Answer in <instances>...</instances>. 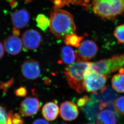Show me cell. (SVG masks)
I'll use <instances>...</instances> for the list:
<instances>
[{
    "instance_id": "1",
    "label": "cell",
    "mask_w": 124,
    "mask_h": 124,
    "mask_svg": "<svg viewBox=\"0 0 124 124\" xmlns=\"http://www.w3.org/2000/svg\"><path fill=\"white\" fill-rule=\"evenodd\" d=\"M49 27L55 36L64 39L75 33L76 29L73 16L70 13L59 8H55L50 15Z\"/></svg>"
},
{
    "instance_id": "2",
    "label": "cell",
    "mask_w": 124,
    "mask_h": 124,
    "mask_svg": "<svg viewBox=\"0 0 124 124\" xmlns=\"http://www.w3.org/2000/svg\"><path fill=\"white\" fill-rule=\"evenodd\" d=\"M89 62L77 60L64 68V74L69 87L81 94L85 91L83 86L84 74Z\"/></svg>"
},
{
    "instance_id": "3",
    "label": "cell",
    "mask_w": 124,
    "mask_h": 124,
    "mask_svg": "<svg viewBox=\"0 0 124 124\" xmlns=\"http://www.w3.org/2000/svg\"><path fill=\"white\" fill-rule=\"evenodd\" d=\"M92 10L104 19L113 20L124 13V0H92Z\"/></svg>"
},
{
    "instance_id": "4",
    "label": "cell",
    "mask_w": 124,
    "mask_h": 124,
    "mask_svg": "<svg viewBox=\"0 0 124 124\" xmlns=\"http://www.w3.org/2000/svg\"><path fill=\"white\" fill-rule=\"evenodd\" d=\"M89 66L98 74L107 76L121 68H124V54H116L110 58L89 62Z\"/></svg>"
},
{
    "instance_id": "5",
    "label": "cell",
    "mask_w": 124,
    "mask_h": 124,
    "mask_svg": "<svg viewBox=\"0 0 124 124\" xmlns=\"http://www.w3.org/2000/svg\"><path fill=\"white\" fill-rule=\"evenodd\" d=\"M107 76L96 72L89 66L87 67L84 74L83 85L85 90L88 93H97L105 87L108 79Z\"/></svg>"
},
{
    "instance_id": "6",
    "label": "cell",
    "mask_w": 124,
    "mask_h": 124,
    "mask_svg": "<svg viewBox=\"0 0 124 124\" xmlns=\"http://www.w3.org/2000/svg\"><path fill=\"white\" fill-rule=\"evenodd\" d=\"M101 110L96 117L97 124H121L118 114L115 110L113 103L102 102Z\"/></svg>"
},
{
    "instance_id": "7",
    "label": "cell",
    "mask_w": 124,
    "mask_h": 124,
    "mask_svg": "<svg viewBox=\"0 0 124 124\" xmlns=\"http://www.w3.org/2000/svg\"><path fill=\"white\" fill-rule=\"evenodd\" d=\"M98 50L96 43L92 40H85L81 43L77 50V60L87 61L96 55Z\"/></svg>"
},
{
    "instance_id": "8",
    "label": "cell",
    "mask_w": 124,
    "mask_h": 124,
    "mask_svg": "<svg viewBox=\"0 0 124 124\" xmlns=\"http://www.w3.org/2000/svg\"><path fill=\"white\" fill-rule=\"evenodd\" d=\"M21 40L25 49L34 50L37 49L41 44L42 37L37 31L27 29L23 34Z\"/></svg>"
},
{
    "instance_id": "9",
    "label": "cell",
    "mask_w": 124,
    "mask_h": 124,
    "mask_svg": "<svg viewBox=\"0 0 124 124\" xmlns=\"http://www.w3.org/2000/svg\"><path fill=\"white\" fill-rule=\"evenodd\" d=\"M40 107V101L37 98L29 96L21 102L19 108V112L23 116H34L38 112Z\"/></svg>"
},
{
    "instance_id": "10",
    "label": "cell",
    "mask_w": 124,
    "mask_h": 124,
    "mask_svg": "<svg viewBox=\"0 0 124 124\" xmlns=\"http://www.w3.org/2000/svg\"><path fill=\"white\" fill-rule=\"evenodd\" d=\"M23 75L28 80L38 78L41 74V68L39 62L36 60L30 59L24 61L21 66Z\"/></svg>"
},
{
    "instance_id": "11",
    "label": "cell",
    "mask_w": 124,
    "mask_h": 124,
    "mask_svg": "<svg viewBox=\"0 0 124 124\" xmlns=\"http://www.w3.org/2000/svg\"><path fill=\"white\" fill-rule=\"evenodd\" d=\"M59 112L62 119L68 121H74L79 115L77 106L70 101H66L61 103Z\"/></svg>"
},
{
    "instance_id": "12",
    "label": "cell",
    "mask_w": 124,
    "mask_h": 124,
    "mask_svg": "<svg viewBox=\"0 0 124 124\" xmlns=\"http://www.w3.org/2000/svg\"><path fill=\"white\" fill-rule=\"evenodd\" d=\"M22 40L17 35H10L5 39L4 47L9 54L17 55L21 52L23 47Z\"/></svg>"
},
{
    "instance_id": "13",
    "label": "cell",
    "mask_w": 124,
    "mask_h": 124,
    "mask_svg": "<svg viewBox=\"0 0 124 124\" xmlns=\"http://www.w3.org/2000/svg\"><path fill=\"white\" fill-rule=\"evenodd\" d=\"M90 100L81 109L86 118L89 121L94 122L100 109V101L90 96Z\"/></svg>"
},
{
    "instance_id": "14",
    "label": "cell",
    "mask_w": 124,
    "mask_h": 124,
    "mask_svg": "<svg viewBox=\"0 0 124 124\" xmlns=\"http://www.w3.org/2000/svg\"><path fill=\"white\" fill-rule=\"evenodd\" d=\"M11 20L13 28L21 29L27 26L30 20V14L27 10L20 9L14 11L11 15Z\"/></svg>"
},
{
    "instance_id": "15",
    "label": "cell",
    "mask_w": 124,
    "mask_h": 124,
    "mask_svg": "<svg viewBox=\"0 0 124 124\" xmlns=\"http://www.w3.org/2000/svg\"><path fill=\"white\" fill-rule=\"evenodd\" d=\"M59 112V107L55 101L48 102L42 108V115L48 121H53L56 119Z\"/></svg>"
},
{
    "instance_id": "16",
    "label": "cell",
    "mask_w": 124,
    "mask_h": 124,
    "mask_svg": "<svg viewBox=\"0 0 124 124\" xmlns=\"http://www.w3.org/2000/svg\"><path fill=\"white\" fill-rule=\"evenodd\" d=\"M61 62L65 64L70 65L77 60V55L74 49L69 46L62 47L61 50Z\"/></svg>"
},
{
    "instance_id": "17",
    "label": "cell",
    "mask_w": 124,
    "mask_h": 124,
    "mask_svg": "<svg viewBox=\"0 0 124 124\" xmlns=\"http://www.w3.org/2000/svg\"><path fill=\"white\" fill-rule=\"evenodd\" d=\"M113 89L118 93H124V74L120 73L114 75L111 80Z\"/></svg>"
},
{
    "instance_id": "18",
    "label": "cell",
    "mask_w": 124,
    "mask_h": 124,
    "mask_svg": "<svg viewBox=\"0 0 124 124\" xmlns=\"http://www.w3.org/2000/svg\"><path fill=\"white\" fill-rule=\"evenodd\" d=\"M83 38L75 34H70L64 38V42L66 44L69 46L78 47L82 42Z\"/></svg>"
},
{
    "instance_id": "19",
    "label": "cell",
    "mask_w": 124,
    "mask_h": 124,
    "mask_svg": "<svg viewBox=\"0 0 124 124\" xmlns=\"http://www.w3.org/2000/svg\"><path fill=\"white\" fill-rule=\"evenodd\" d=\"M36 22L37 26L43 31H45L49 27L50 19L44 14H40L37 15Z\"/></svg>"
},
{
    "instance_id": "20",
    "label": "cell",
    "mask_w": 124,
    "mask_h": 124,
    "mask_svg": "<svg viewBox=\"0 0 124 124\" xmlns=\"http://www.w3.org/2000/svg\"><path fill=\"white\" fill-rule=\"evenodd\" d=\"M114 35L118 44H124V24L119 25L115 27Z\"/></svg>"
},
{
    "instance_id": "21",
    "label": "cell",
    "mask_w": 124,
    "mask_h": 124,
    "mask_svg": "<svg viewBox=\"0 0 124 124\" xmlns=\"http://www.w3.org/2000/svg\"><path fill=\"white\" fill-rule=\"evenodd\" d=\"M115 110L118 115H124V96H120L115 100L113 103Z\"/></svg>"
},
{
    "instance_id": "22",
    "label": "cell",
    "mask_w": 124,
    "mask_h": 124,
    "mask_svg": "<svg viewBox=\"0 0 124 124\" xmlns=\"http://www.w3.org/2000/svg\"><path fill=\"white\" fill-rule=\"evenodd\" d=\"M9 118L12 124H23L24 123L21 115L17 113H13L12 111L9 112Z\"/></svg>"
},
{
    "instance_id": "23",
    "label": "cell",
    "mask_w": 124,
    "mask_h": 124,
    "mask_svg": "<svg viewBox=\"0 0 124 124\" xmlns=\"http://www.w3.org/2000/svg\"><path fill=\"white\" fill-rule=\"evenodd\" d=\"M8 115L6 108L0 105V124H7Z\"/></svg>"
},
{
    "instance_id": "24",
    "label": "cell",
    "mask_w": 124,
    "mask_h": 124,
    "mask_svg": "<svg viewBox=\"0 0 124 124\" xmlns=\"http://www.w3.org/2000/svg\"><path fill=\"white\" fill-rule=\"evenodd\" d=\"M90 98L87 95L81 97L77 100V105L78 107H84L90 100Z\"/></svg>"
},
{
    "instance_id": "25",
    "label": "cell",
    "mask_w": 124,
    "mask_h": 124,
    "mask_svg": "<svg viewBox=\"0 0 124 124\" xmlns=\"http://www.w3.org/2000/svg\"><path fill=\"white\" fill-rule=\"evenodd\" d=\"M15 94L17 96L21 97H25L27 95V89L24 87H20L15 90Z\"/></svg>"
},
{
    "instance_id": "26",
    "label": "cell",
    "mask_w": 124,
    "mask_h": 124,
    "mask_svg": "<svg viewBox=\"0 0 124 124\" xmlns=\"http://www.w3.org/2000/svg\"><path fill=\"white\" fill-rule=\"evenodd\" d=\"M32 124H50L48 122L42 118H38L33 121Z\"/></svg>"
},
{
    "instance_id": "27",
    "label": "cell",
    "mask_w": 124,
    "mask_h": 124,
    "mask_svg": "<svg viewBox=\"0 0 124 124\" xmlns=\"http://www.w3.org/2000/svg\"><path fill=\"white\" fill-rule=\"evenodd\" d=\"M5 49L2 43L0 42V59L2 58L4 55Z\"/></svg>"
},
{
    "instance_id": "28",
    "label": "cell",
    "mask_w": 124,
    "mask_h": 124,
    "mask_svg": "<svg viewBox=\"0 0 124 124\" xmlns=\"http://www.w3.org/2000/svg\"><path fill=\"white\" fill-rule=\"evenodd\" d=\"M26 2H30L32 1V0H25Z\"/></svg>"
},
{
    "instance_id": "29",
    "label": "cell",
    "mask_w": 124,
    "mask_h": 124,
    "mask_svg": "<svg viewBox=\"0 0 124 124\" xmlns=\"http://www.w3.org/2000/svg\"><path fill=\"white\" fill-rule=\"evenodd\" d=\"M93 124V123H86V124Z\"/></svg>"
},
{
    "instance_id": "30",
    "label": "cell",
    "mask_w": 124,
    "mask_h": 124,
    "mask_svg": "<svg viewBox=\"0 0 124 124\" xmlns=\"http://www.w3.org/2000/svg\"><path fill=\"white\" fill-rule=\"evenodd\" d=\"M66 124V123H63V124Z\"/></svg>"
},
{
    "instance_id": "31",
    "label": "cell",
    "mask_w": 124,
    "mask_h": 124,
    "mask_svg": "<svg viewBox=\"0 0 124 124\" xmlns=\"http://www.w3.org/2000/svg\"><path fill=\"white\" fill-rule=\"evenodd\" d=\"M7 0V1H8V0Z\"/></svg>"
}]
</instances>
